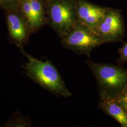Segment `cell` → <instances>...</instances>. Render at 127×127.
Listing matches in <instances>:
<instances>
[{
  "mask_svg": "<svg viewBox=\"0 0 127 127\" xmlns=\"http://www.w3.org/2000/svg\"><path fill=\"white\" fill-rule=\"evenodd\" d=\"M27 59L22 65L26 75L38 85L55 95L68 97L72 95L54 65L49 60L43 61L21 50Z\"/></svg>",
  "mask_w": 127,
  "mask_h": 127,
  "instance_id": "obj_1",
  "label": "cell"
},
{
  "mask_svg": "<svg viewBox=\"0 0 127 127\" xmlns=\"http://www.w3.org/2000/svg\"><path fill=\"white\" fill-rule=\"evenodd\" d=\"M96 82L100 97H113L127 85V69L112 64L96 63L85 60Z\"/></svg>",
  "mask_w": 127,
  "mask_h": 127,
  "instance_id": "obj_2",
  "label": "cell"
},
{
  "mask_svg": "<svg viewBox=\"0 0 127 127\" xmlns=\"http://www.w3.org/2000/svg\"><path fill=\"white\" fill-rule=\"evenodd\" d=\"M47 25L61 38L77 21L75 0H44Z\"/></svg>",
  "mask_w": 127,
  "mask_h": 127,
  "instance_id": "obj_3",
  "label": "cell"
},
{
  "mask_svg": "<svg viewBox=\"0 0 127 127\" xmlns=\"http://www.w3.org/2000/svg\"><path fill=\"white\" fill-rule=\"evenodd\" d=\"M60 38L64 48L78 54H86L89 58L92 50L105 43L95 31L77 20Z\"/></svg>",
  "mask_w": 127,
  "mask_h": 127,
  "instance_id": "obj_4",
  "label": "cell"
},
{
  "mask_svg": "<svg viewBox=\"0 0 127 127\" xmlns=\"http://www.w3.org/2000/svg\"><path fill=\"white\" fill-rule=\"evenodd\" d=\"M94 31L105 43L122 41L125 27L121 10L110 8Z\"/></svg>",
  "mask_w": 127,
  "mask_h": 127,
  "instance_id": "obj_5",
  "label": "cell"
},
{
  "mask_svg": "<svg viewBox=\"0 0 127 127\" xmlns=\"http://www.w3.org/2000/svg\"><path fill=\"white\" fill-rule=\"evenodd\" d=\"M17 9L27 23L31 35L47 24L44 0H21Z\"/></svg>",
  "mask_w": 127,
  "mask_h": 127,
  "instance_id": "obj_6",
  "label": "cell"
},
{
  "mask_svg": "<svg viewBox=\"0 0 127 127\" xmlns=\"http://www.w3.org/2000/svg\"><path fill=\"white\" fill-rule=\"evenodd\" d=\"M4 11L9 40L20 50L23 49L31 35L27 23L17 9Z\"/></svg>",
  "mask_w": 127,
  "mask_h": 127,
  "instance_id": "obj_7",
  "label": "cell"
},
{
  "mask_svg": "<svg viewBox=\"0 0 127 127\" xmlns=\"http://www.w3.org/2000/svg\"><path fill=\"white\" fill-rule=\"evenodd\" d=\"M109 8L94 4L86 0H75V10L77 21L94 31Z\"/></svg>",
  "mask_w": 127,
  "mask_h": 127,
  "instance_id": "obj_8",
  "label": "cell"
},
{
  "mask_svg": "<svg viewBox=\"0 0 127 127\" xmlns=\"http://www.w3.org/2000/svg\"><path fill=\"white\" fill-rule=\"evenodd\" d=\"M98 107L114 119L121 126L127 127V113L113 97H100Z\"/></svg>",
  "mask_w": 127,
  "mask_h": 127,
  "instance_id": "obj_9",
  "label": "cell"
},
{
  "mask_svg": "<svg viewBox=\"0 0 127 127\" xmlns=\"http://www.w3.org/2000/svg\"><path fill=\"white\" fill-rule=\"evenodd\" d=\"M5 125L6 127H29L30 124L29 121L25 117L18 115L10 119Z\"/></svg>",
  "mask_w": 127,
  "mask_h": 127,
  "instance_id": "obj_10",
  "label": "cell"
},
{
  "mask_svg": "<svg viewBox=\"0 0 127 127\" xmlns=\"http://www.w3.org/2000/svg\"><path fill=\"white\" fill-rule=\"evenodd\" d=\"M114 99L127 113V85L123 91L114 97Z\"/></svg>",
  "mask_w": 127,
  "mask_h": 127,
  "instance_id": "obj_11",
  "label": "cell"
},
{
  "mask_svg": "<svg viewBox=\"0 0 127 127\" xmlns=\"http://www.w3.org/2000/svg\"><path fill=\"white\" fill-rule=\"evenodd\" d=\"M21 0H0V8L4 10L17 9Z\"/></svg>",
  "mask_w": 127,
  "mask_h": 127,
  "instance_id": "obj_12",
  "label": "cell"
},
{
  "mask_svg": "<svg viewBox=\"0 0 127 127\" xmlns=\"http://www.w3.org/2000/svg\"><path fill=\"white\" fill-rule=\"evenodd\" d=\"M120 55L119 58L117 60V63L123 64L127 62V42H124L121 48L118 49Z\"/></svg>",
  "mask_w": 127,
  "mask_h": 127,
  "instance_id": "obj_13",
  "label": "cell"
}]
</instances>
